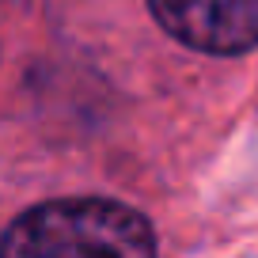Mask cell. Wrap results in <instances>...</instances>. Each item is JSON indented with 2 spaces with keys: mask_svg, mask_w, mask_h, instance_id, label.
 <instances>
[{
  "mask_svg": "<svg viewBox=\"0 0 258 258\" xmlns=\"http://www.w3.org/2000/svg\"><path fill=\"white\" fill-rule=\"evenodd\" d=\"M8 254H152L156 235L141 213L118 202L84 198V202H49L23 213L4 235Z\"/></svg>",
  "mask_w": 258,
  "mask_h": 258,
  "instance_id": "cell-1",
  "label": "cell"
},
{
  "mask_svg": "<svg viewBox=\"0 0 258 258\" xmlns=\"http://www.w3.org/2000/svg\"><path fill=\"white\" fill-rule=\"evenodd\" d=\"M167 34L205 53L258 46V0H148Z\"/></svg>",
  "mask_w": 258,
  "mask_h": 258,
  "instance_id": "cell-2",
  "label": "cell"
}]
</instances>
